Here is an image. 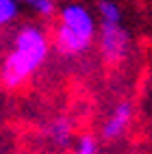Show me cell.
Returning a JSON list of instances; mask_svg holds the SVG:
<instances>
[{
    "label": "cell",
    "mask_w": 152,
    "mask_h": 154,
    "mask_svg": "<svg viewBox=\"0 0 152 154\" xmlns=\"http://www.w3.org/2000/svg\"><path fill=\"white\" fill-rule=\"evenodd\" d=\"M24 2H28L39 15H44V17H52L54 15V2L52 0H24Z\"/></svg>",
    "instance_id": "cell-9"
},
{
    "label": "cell",
    "mask_w": 152,
    "mask_h": 154,
    "mask_svg": "<svg viewBox=\"0 0 152 154\" xmlns=\"http://www.w3.org/2000/svg\"><path fill=\"white\" fill-rule=\"evenodd\" d=\"M96 33H98L96 20L83 5L72 2L61 9L54 42L63 54H70V57L83 54L85 50H89Z\"/></svg>",
    "instance_id": "cell-2"
},
{
    "label": "cell",
    "mask_w": 152,
    "mask_h": 154,
    "mask_svg": "<svg viewBox=\"0 0 152 154\" xmlns=\"http://www.w3.org/2000/svg\"><path fill=\"white\" fill-rule=\"evenodd\" d=\"M48 137L50 141L54 143L59 148H65L70 141H72V124H70V119L65 117H59L57 122H52L48 128Z\"/></svg>",
    "instance_id": "cell-5"
},
{
    "label": "cell",
    "mask_w": 152,
    "mask_h": 154,
    "mask_svg": "<svg viewBox=\"0 0 152 154\" xmlns=\"http://www.w3.org/2000/svg\"><path fill=\"white\" fill-rule=\"evenodd\" d=\"M98 13H100V22L102 24H119L122 11L113 0H102L98 5Z\"/></svg>",
    "instance_id": "cell-6"
},
{
    "label": "cell",
    "mask_w": 152,
    "mask_h": 154,
    "mask_svg": "<svg viewBox=\"0 0 152 154\" xmlns=\"http://www.w3.org/2000/svg\"><path fill=\"white\" fill-rule=\"evenodd\" d=\"M74 154H98V143L91 135H83L76 141V148Z\"/></svg>",
    "instance_id": "cell-8"
},
{
    "label": "cell",
    "mask_w": 152,
    "mask_h": 154,
    "mask_svg": "<svg viewBox=\"0 0 152 154\" xmlns=\"http://www.w3.org/2000/svg\"><path fill=\"white\" fill-rule=\"evenodd\" d=\"M50 42L44 28L24 26L15 37L13 50L2 63V83L9 89H15L46 61Z\"/></svg>",
    "instance_id": "cell-1"
},
{
    "label": "cell",
    "mask_w": 152,
    "mask_h": 154,
    "mask_svg": "<svg viewBox=\"0 0 152 154\" xmlns=\"http://www.w3.org/2000/svg\"><path fill=\"white\" fill-rule=\"evenodd\" d=\"M130 37L126 28L119 24H102L100 22V52L109 63H119L128 54Z\"/></svg>",
    "instance_id": "cell-3"
},
{
    "label": "cell",
    "mask_w": 152,
    "mask_h": 154,
    "mask_svg": "<svg viewBox=\"0 0 152 154\" xmlns=\"http://www.w3.org/2000/svg\"><path fill=\"white\" fill-rule=\"evenodd\" d=\"M130 119H133V104H130V102H119L113 109V113H111V117L107 119V124L102 126L104 139H109V141L119 139L126 132Z\"/></svg>",
    "instance_id": "cell-4"
},
{
    "label": "cell",
    "mask_w": 152,
    "mask_h": 154,
    "mask_svg": "<svg viewBox=\"0 0 152 154\" xmlns=\"http://www.w3.org/2000/svg\"><path fill=\"white\" fill-rule=\"evenodd\" d=\"M17 17V0H0V26Z\"/></svg>",
    "instance_id": "cell-7"
}]
</instances>
